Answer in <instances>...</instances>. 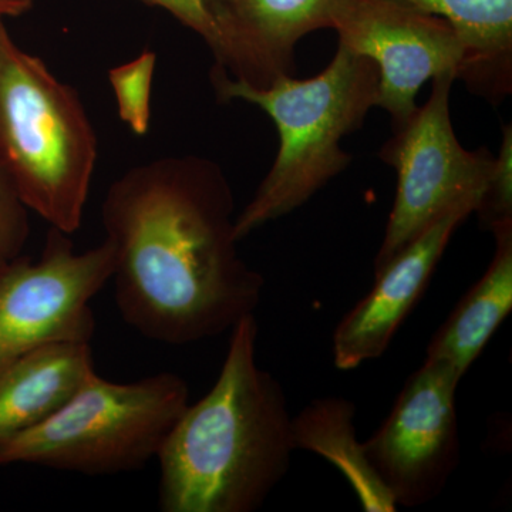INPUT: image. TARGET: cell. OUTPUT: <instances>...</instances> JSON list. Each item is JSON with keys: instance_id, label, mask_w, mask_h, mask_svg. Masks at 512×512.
Listing matches in <instances>:
<instances>
[{"instance_id": "7c38bea8", "label": "cell", "mask_w": 512, "mask_h": 512, "mask_svg": "<svg viewBox=\"0 0 512 512\" xmlns=\"http://www.w3.org/2000/svg\"><path fill=\"white\" fill-rule=\"evenodd\" d=\"M94 369L90 342H56L16 360L0 375V444L55 416Z\"/></svg>"}, {"instance_id": "ac0fdd59", "label": "cell", "mask_w": 512, "mask_h": 512, "mask_svg": "<svg viewBox=\"0 0 512 512\" xmlns=\"http://www.w3.org/2000/svg\"><path fill=\"white\" fill-rule=\"evenodd\" d=\"M481 224L491 229L498 222L512 218V128L504 127L500 154L495 157L493 173L480 207Z\"/></svg>"}, {"instance_id": "6da1fadb", "label": "cell", "mask_w": 512, "mask_h": 512, "mask_svg": "<svg viewBox=\"0 0 512 512\" xmlns=\"http://www.w3.org/2000/svg\"><path fill=\"white\" fill-rule=\"evenodd\" d=\"M235 198L221 165L163 157L110 185L101 222L114 251V299L144 338H217L255 315L265 279L239 255Z\"/></svg>"}, {"instance_id": "ba28073f", "label": "cell", "mask_w": 512, "mask_h": 512, "mask_svg": "<svg viewBox=\"0 0 512 512\" xmlns=\"http://www.w3.org/2000/svg\"><path fill=\"white\" fill-rule=\"evenodd\" d=\"M461 379L450 366L424 360L404 383L392 412L363 441L377 477L402 507L436 500L461 458L456 392Z\"/></svg>"}, {"instance_id": "3957f363", "label": "cell", "mask_w": 512, "mask_h": 512, "mask_svg": "<svg viewBox=\"0 0 512 512\" xmlns=\"http://www.w3.org/2000/svg\"><path fill=\"white\" fill-rule=\"evenodd\" d=\"M211 82L221 101L244 100L274 120L279 151L252 200L235 217L238 241L311 200L352 157L340 141L359 130L379 101L375 62L339 45L329 66L312 79L281 76L266 89L231 79L214 67Z\"/></svg>"}, {"instance_id": "5b68a950", "label": "cell", "mask_w": 512, "mask_h": 512, "mask_svg": "<svg viewBox=\"0 0 512 512\" xmlns=\"http://www.w3.org/2000/svg\"><path fill=\"white\" fill-rule=\"evenodd\" d=\"M190 403L171 372L119 383L93 373L45 423L0 444V466L32 464L84 476L141 470Z\"/></svg>"}, {"instance_id": "8fae6325", "label": "cell", "mask_w": 512, "mask_h": 512, "mask_svg": "<svg viewBox=\"0 0 512 512\" xmlns=\"http://www.w3.org/2000/svg\"><path fill=\"white\" fill-rule=\"evenodd\" d=\"M470 214V208L447 212L375 274L373 288L333 333V360L339 370L356 369L386 352L426 291L454 232Z\"/></svg>"}, {"instance_id": "52a82bcc", "label": "cell", "mask_w": 512, "mask_h": 512, "mask_svg": "<svg viewBox=\"0 0 512 512\" xmlns=\"http://www.w3.org/2000/svg\"><path fill=\"white\" fill-rule=\"evenodd\" d=\"M107 239L77 252L70 235L50 228L39 259L19 256L0 269V375L16 360L56 342H92L90 302L111 281Z\"/></svg>"}, {"instance_id": "30bf717a", "label": "cell", "mask_w": 512, "mask_h": 512, "mask_svg": "<svg viewBox=\"0 0 512 512\" xmlns=\"http://www.w3.org/2000/svg\"><path fill=\"white\" fill-rule=\"evenodd\" d=\"M340 0H208L217 45L215 66L231 79L266 89L293 76L296 43L330 29Z\"/></svg>"}, {"instance_id": "4fadbf2b", "label": "cell", "mask_w": 512, "mask_h": 512, "mask_svg": "<svg viewBox=\"0 0 512 512\" xmlns=\"http://www.w3.org/2000/svg\"><path fill=\"white\" fill-rule=\"evenodd\" d=\"M490 231L495 237L493 261L427 346V360L450 366L460 377L512 309V218L498 222Z\"/></svg>"}, {"instance_id": "9a60e30c", "label": "cell", "mask_w": 512, "mask_h": 512, "mask_svg": "<svg viewBox=\"0 0 512 512\" xmlns=\"http://www.w3.org/2000/svg\"><path fill=\"white\" fill-rule=\"evenodd\" d=\"M356 407L342 397L313 400L292 417L296 450L325 458L348 480L360 507L366 512H394L397 504L367 460L365 447L356 437Z\"/></svg>"}, {"instance_id": "e0dca14e", "label": "cell", "mask_w": 512, "mask_h": 512, "mask_svg": "<svg viewBox=\"0 0 512 512\" xmlns=\"http://www.w3.org/2000/svg\"><path fill=\"white\" fill-rule=\"evenodd\" d=\"M30 210L0 157V269L23 255L30 235Z\"/></svg>"}, {"instance_id": "277c9868", "label": "cell", "mask_w": 512, "mask_h": 512, "mask_svg": "<svg viewBox=\"0 0 512 512\" xmlns=\"http://www.w3.org/2000/svg\"><path fill=\"white\" fill-rule=\"evenodd\" d=\"M99 141L79 93L0 25V157L28 205L72 235L80 228Z\"/></svg>"}, {"instance_id": "2e32d148", "label": "cell", "mask_w": 512, "mask_h": 512, "mask_svg": "<svg viewBox=\"0 0 512 512\" xmlns=\"http://www.w3.org/2000/svg\"><path fill=\"white\" fill-rule=\"evenodd\" d=\"M156 64V53L146 50L131 62L114 67L109 72L120 119L137 136H144L150 130L151 92Z\"/></svg>"}, {"instance_id": "5bb4252c", "label": "cell", "mask_w": 512, "mask_h": 512, "mask_svg": "<svg viewBox=\"0 0 512 512\" xmlns=\"http://www.w3.org/2000/svg\"><path fill=\"white\" fill-rule=\"evenodd\" d=\"M446 19L466 57L458 79L493 104L512 89V0H402Z\"/></svg>"}, {"instance_id": "9c48e42d", "label": "cell", "mask_w": 512, "mask_h": 512, "mask_svg": "<svg viewBox=\"0 0 512 512\" xmlns=\"http://www.w3.org/2000/svg\"><path fill=\"white\" fill-rule=\"evenodd\" d=\"M330 29L338 33L339 45L375 62L377 106L392 117L393 131L417 110L421 86L444 73L458 79L466 57L446 19L402 0H340Z\"/></svg>"}, {"instance_id": "8992f818", "label": "cell", "mask_w": 512, "mask_h": 512, "mask_svg": "<svg viewBox=\"0 0 512 512\" xmlns=\"http://www.w3.org/2000/svg\"><path fill=\"white\" fill-rule=\"evenodd\" d=\"M454 80L450 73L434 77L427 103L380 150L397 171V192L375 274L447 212H476L487 192L495 157L488 148L468 151L458 143L450 117Z\"/></svg>"}, {"instance_id": "ffe728a7", "label": "cell", "mask_w": 512, "mask_h": 512, "mask_svg": "<svg viewBox=\"0 0 512 512\" xmlns=\"http://www.w3.org/2000/svg\"><path fill=\"white\" fill-rule=\"evenodd\" d=\"M33 0H0V25L9 18H19L32 9Z\"/></svg>"}, {"instance_id": "d6986e66", "label": "cell", "mask_w": 512, "mask_h": 512, "mask_svg": "<svg viewBox=\"0 0 512 512\" xmlns=\"http://www.w3.org/2000/svg\"><path fill=\"white\" fill-rule=\"evenodd\" d=\"M154 8L164 9L185 28L200 35L211 52L217 45V29L212 19L208 0H138Z\"/></svg>"}, {"instance_id": "7a4b0ae2", "label": "cell", "mask_w": 512, "mask_h": 512, "mask_svg": "<svg viewBox=\"0 0 512 512\" xmlns=\"http://www.w3.org/2000/svg\"><path fill=\"white\" fill-rule=\"evenodd\" d=\"M258 330L255 315L231 329L217 382L158 451L161 511H256L288 474L292 416L281 383L256 363Z\"/></svg>"}]
</instances>
